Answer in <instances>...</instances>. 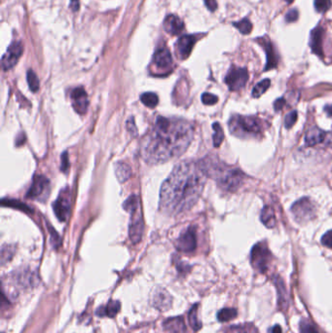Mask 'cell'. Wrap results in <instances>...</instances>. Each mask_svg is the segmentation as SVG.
Wrapping results in <instances>:
<instances>
[{"mask_svg":"<svg viewBox=\"0 0 332 333\" xmlns=\"http://www.w3.org/2000/svg\"><path fill=\"white\" fill-rule=\"evenodd\" d=\"M194 137L192 123L180 118L158 116L140 144V155L152 165L163 164L180 157Z\"/></svg>","mask_w":332,"mask_h":333,"instance_id":"cell-1","label":"cell"},{"mask_svg":"<svg viewBox=\"0 0 332 333\" xmlns=\"http://www.w3.org/2000/svg\"><path fill=\"white\" fill-rule=\"evenodd\" d=\"M207 176L199 162L184 161L175 166L160 191V209L179 215L193 207L203 193Z\"/></svg>","mask_w":332,"mask_h":333,"instance_id":"cell-2","label":"cell"},{"mask_svg":"<svg viewBox=\"0 0 332 333\" xmlns=\"http://www.w3.org/2000/svg\"><path fill=\"white\" fill-rule=\"evenodd\" d=\"M199 163L206 176L216 181L218 187L224 191L235 192L245 183L246 174L239 168L226 165L216 157H206Z\"/></svg>","mask_w":332,"mask_h":333,"instance_id":"cell-3","label":"cell"},{"mask_svg":"<svg viewBox=\"0 0 332 333\" xmlns=\"http://www.w3.org/2000/svg\"><path fill=\"white\" fill-rule=\"evenodd\" d=\"M230 133L239 139H259L262 136L264 126L256 116L234 114L228 122Z\"/></svg>","mask_w":332,"mask_h":333,"instance_id":"cell-4","label":"cell"},{"mask_svg":"<svg viewBox=\"0 0 332 333\" xmlns=\"http://www.w3.org/2000/svg\"><path fill=\"white\" fill-rule=\"evenodd\" d=\"M124 208L131 214L130 225H129L130 239L134 244H138L141 240L144 229V223L139 206V198L136 195H132L125 202Z\"/></svg>","mask_w":332,"mask_h":333,"instance_id":"cell-5","label":"cell"},{"mask_svg":"<svg viewBox=\"0 0 332 333\" xmlns=\"http://www.w3.org/2000/svg\"><path fill=\"white\" fill-rule=\"evenodd\" d=\"M291 210L294 220L298 224H305L316 217V207L308 197L297 200L291 206Z\"/></svg>","mask_w":332,"mask_h":333,"instance_id":"cell-6","label":"cell"},{"mask_svg":"<svg viewBox=\"0 0 332 333\" xmlns=\"http://www.w3.org/2000/svg\"><path fill=\"white\" fill-rule=\"evenodd\" d=\"M272 260L271 251L265 243L256 244L250 251V263L252 267L260 273L268 270L269 264Z\"/></svg>","mask_w":332,"mask_h":333,"instance_id":"cell-7","label":"cell"},{"mask_svg":"<svg viewBox=\"0 0 332 333\" xmlns=\"http://www.w3.org/2000/svg\"><path fill=\"white\" fill-rule=\"evenodd\" d=\"M249 80V72L245 68L232 67L225 76V84L230 91H240L246 87Z\"/></svg>","mask_w":332,"mask_h":333,"instance_id":"cell-8","label":"cell"},{"mask_svg":"<svg viewBox=\"0 0 332 333\" xmlns=\"http://www.w3.org/2000/svg\"><path fill=\"white\" fill-rule=\"evenodd\" d=\"M49 192H50V181L46 177L37 175L33 179L32 184L27 193V198L44 202L48 198Z\"/></svg>","mask_w":332,"mask_h":333,"instance_id":"cell-9","label":"cell"},{"mask_svg":"<svg viewBox=\"0 0 332 333\" xmlns=\"http://www.w3.org/2000/svg\"><path fill=\"white\" fill-rule=\"evenodd\" d=\"M56 216L60 221H66L69 218L70 212V190L69 188L63 189L58 199L53 204Z\"/></svg>","mask_w":332,"mask_h":333,"instance_id":"cell-10","label":"cell"},{"mask_svg":"<svg viewBox=\"0 0 332 333\" xmlns=\"http://www.w3.org/2000/svg\"><path fill=\"white\" fill-rule=\"evenodd\" d=\"M24 48L22 43L19 41L13 42L6 54L3 56L2 58V68L4 70H11L15 65L18 63L19 59L21 58V56L23 54Z\"/></svg>","mask_w":332,"mask_h":333,"instance_id":"cell-11","label":"cell"},{"mask_svg":"<svg viewBox=\"0 0 332 333\" xmlns=\"http://www.w3.org/2000/svg\"><path fill=\"white\" fill-rule=\"evenodd\" d=\"M197 247V237L193 226L185 229L178 241L177 248L182 252H192Z\"/></svg>","mask_w":332,"mask_h":333,"instance_id":"cell-12","label":"cell"},{"mask_svg":"<svg viewBox=\"0 0 332 333\" xmlns=\"http://www.w3.org/2000/svg\"><path fill=\"white\" fill-rule=\"evenodd\" d=\"M70 98L74 110L80 115H84L88 110V106H89V99L86 91L82 87L75 88L74 90L71 91Z\"/></svg>","mask_w":332,"mask_h":333,"instance_id":"cell-13","label":"cell"},{"mask_svg":"<svg viewBox=\"0 0 332 333\" xmlns=\"http://www.w3.org/2000/svg\"><path fill=\"white\" fill-rule=\"evenodd\" d=\"M256 42H258L262 46L263 49L265 50L266 57H267V63H266V67L264 70L267 71V70L276 69L278 64H279V57L275 51V48H274L272 42L270 41V39H268L267 37H259L258 39H256Z\"/></svg>","mask_w":332,"mask_h":333,"instance_id":"cell-14","label":"cell"},{"mask_svg":"<svg viewBox=\"0 0 332 333\" xmlns=\"http://www.w3.org/2000/svg\"><path fill=\"white\" fill-rule=\"evenodd\" d=\"M153 65L158 70H169L173 65L171 52L166 47L159 48L153 56Z\"/></svg>","mask_w":332,"mask_h":333,"instance_id":"cell-15","label":"cell"},{"mask_svg":"<svg viewBox=\"0 0 332 333\" xmlns=\"http://www.w3.org/2000/svg\"><path fill=\"white\" fill-rule=\"evenodd\" d=\"M196 43V37L194 35H183L177 42V53L180 59L184 60L191 54L193 46Z\"/></svg>","mask_w":332,"mask_h":333,"instance_id":"cell-16","label":"cell"},{"mask_svg":"<svg viewBox=\"0 0 332 333\" xmlns=\"http://www.w3.org/2000/svg\"><path fill=\"white\" fill-rule=\"evenodd\" d=\"M322 41H323V28L317 27L314 28L310 35V46L312 51L318 55L319 58L323 57L322 50Z\"/></svg>","mask_w":332,"mask_h":333,"instance_id":"cell-17","label":"cell"},{"mask_svg":"<svg viewBox=\"0 0 332 333\" xmlns=\"http://www.w3.org/2000/svg\"><path fill=\"white\" fill-rule=\"evenodd\" d=\"M326 138V133L318 127H313L308 130L305 136V143L307 146H315L322 143Z\"/></svg>","mask_w":332,"mask_h":333,"instance_id":"cell-18","label":"cell"},{"mask_svg":"<svg viewBox=\"0 0 332 333\" xmlns=\"http://www.w3.org/2000/svg\"><path fill=\"white\" fill-rule=\"evenodd\" d=\"M184 28L183 22L176 15H169L164 21V28L172 35L180 34Z\"/></svg>","mask_w":332,"mask_h":333,"instance_id":"cell-19","label":"cell"},{"mask_svg":"<svg viewBox=\"0 0 332 333\" xmlns=\"http://www.w3.org/2000/svg\"><path fill=\"white\" fill-rule=\"evenodd\" d=\"M120 308H121V304L119 301L111 300L107 303V305L100 307L97 309V315L98 317L114 318L120 311Z\"/></svg>","mask_w":332,"mask_h":333,"instance_id":"cell-20","label":"cell"},{"mask_svg":"<svg viewBox=\"0 0 332 333\" xmlns=\"http://www.w3.org/2000/svg\"><path fill=\"white\" fill-rule=\"evenodd\" d=\"M260 220L264 226L269 229H273L276 227L277 219L275 215V211L271 206H265L260 213Z\"/></svg>","mask_w":332,"mask_h":333,"instance_id":"cell-21","label":"cell"},{"mask_svg":"<svg viewBox=\"0 0 332 333\" xmlns=\"http://www.w3.org/2000/svg\"><path fill=\"white\" fill-rule=\"evenodd\" d=\"M164 326L169 332L186 333V326L182 317L167 319L164 323Z\"/></svg>","mask_w":332,"mask_h":333,"instance_id":"cell-22","label":"cell"},{"mask_svg":"<svg viewBox=\"0 0 332 333\" xmlns=\"http://www.w3.org/2000/svg\"><path fill=\"white\" fill-rule=\"evenodd\" d=\"M115 174L119 182L123 183L131 178L132 170L125 162H118L115 164Z\"/></svg>","mask_w":332,"mask_h":333,"instance_id":"cell-23","label":"cell"},{"mask_svg":"<svg viewBox=\"0 0 332 333\" xmlns=\"http://www.w3.org/2000/svg\"><path fill=\"white\" fill-rule=\"evenodd\" d=\"M275 285L277 287L278 292H279V304L282 309H287L288 307V293L286 291V287L284 285V282L282 281L281 278L276 277L275 280Z\"/></svg>","mask_w":332,"mask_h":333,"instance_id":"cell-24","label":"cell"},{"mask_svg":"<svg viewBox=\"0 0 332 333\" xmlns=\"http://www.w3.org/2000/svg\"><path fill=\"white\" fill-rule=\"evenodd\" d=\"M198 307H199L198 304L194 305L191 308V310L189 312V315H188L190 326L193 328L195 331H198L202 327V323H201V321L198 319Z\"/></svg>","mask_w":332,"mask_h":333,"instance_id":"cell-25","label":"cell"},{"mask_svg":"<svg viewBox=\"0 0 332 333\" xmlns=\"http://www.w3.org/2000/svg\"><path fill=\"white\" fill-rule=\"evenodd\" d=\"M271 85V80L270 79H264L262 81H260L259 83L256 84L255 87L253 88L252 92H251V96L252 97H261L263 94L269 89Z\"/></svg>","mask_w":332,"mask_h":333,"instance_id":"cell-26","label":"cell"},{"mask_svg":"<svg viewBox=\"0 0 332 333\" xmlns=\"http://www.w3.org/2000/svg\"><path fill=\"white\" fill-rule=\"evenodd\" d=\"M237 315H238L237 310L234 308H224L218 312L217 319L222 322H225L230 319H235Z\"/></svg>","mask_w":332,"mask_h":333,"instance_id":"cell-27","label":"cell"},{"mask_svg":"<svg viewBox=\"0 0 332 333\" xmlns=\"http://www.w3.org/2000/svg\"><path fill=\"white\" fill-rule=\"evenodd\" d=\"M140 100L141 102L147 106V107H150V108H154L157 104H158V101H159V98H158V96L154 93H144L141 95L140 97Z\"/></svg>","mask_w":332,"mask_h":333,"instance_id":"cell-28","label":"cell"},{"mask_svg":"<svg viewBox=\"0 0 332 333\" xmlns=\"http://www.w3.org/2000/svg\"><path fill=\"white\" fill-rule=\"evenodd\" d=\"M213 128V137H212V141H213V146L214 147H219L220 144L224 139V133L222 130V126L219 123H213L212 125Z\"/></svg>","mask_w":332,"mask_h":333,"instance_id":"cell-29","label":"cell"},{"mask_svg":"<svg viewBox=\"0 0 332 333\" xmlns=\"http://www.w3.org/2000/svg\"><path fill=\"white\" fill-rule=\"evenodd\" d=\"M225 333H257L256 328L252 324H243V325H232Z\"/></svg>","mask_w":332,"mask_h":333,"instance_id":"cell-30","label":"cell"},{"mask_svg":"<svg viewBox=\"0 0 332 333\" xmlns=\"http://www.w3.org/2000/svg\"><path fill=\"white\" fill-rule=\"evenodd\" d=\"M158 299H160V301H157V302H155V303H156V306H157L158 308H160V309H166V306L163 303V301H164L169 307L171 305V297H170L169 293H167L165 291H164V292H156V295L154 296V300H158Z\"/></svg>","mask_w":332,"mask_h":333,"instance_id":"cell-31","label":"cell"},{"mask_svg":"<svg viewBox=\"0 0 332 333\" xmlns=\"http://www.w3.org/2000/svg\"><path fill=\"white\" fill-rule=\"evenodd\" d=\"M233 26L239 29V31L243 34H249L252 30V24L249 19H243L240 22L233 23Z\"/></svg>","mask_w":332,"mask_h":333,"instance_id":"cell-32","label":"cell"},{"mask_svg":"<svg viewBox=\"0 0 332 333\" xmlns=\"http://www.w3.org/2000/svg\"><path fill=\"white\" fill-rule=\"evenodd\" d=\"M28 83L31 92L36 93L38 91V89H39V80H38L36 74L34 73V71H32V70H28Z\"/></svg>","mask_w":332,"mask_h":333,"instance_id":"cell-33","label":"cell"},{"mask_svg":"<svg viewBox=\"0 0 332 333\" xmlns=\"http://www.w3.org/2000/svg\"><path fill=\"white\" fill-rule=\"evenodd\" d=\"M314 5L318 13H325L331 7V0H315Z\"/></svg>","mask_w":332,"mask_h":333,"instance_id":"cell-34","label":"cell"},{"mask_svg":"<svg viewBox=\"0 0 332 333\" xmlns=\"http://www.w3.org/2000/svg\"><path fill=\"white\" fill-rule=\"evenodd\" d=\"M300 332L301 333H318L316 326L309 320L303 319L300 322Z\"/></svg>","mask_w":332,"mask_h":333,"instance_id":"cell-35","label":"cell"},{"mask_svg":"<svg viewBox=\"0 0 332 333\" xmlns=\"http://www.w3.org/2000/svg\"><path fill=\"white\" fill-rule=\"evenodd\" d=\"M297 117H298V114L295 110L291 111L289 114H287V116L285 118V127L287 129H291V127L296 123Z\"/></svg>","mask_w":332,"mask_h":333,"instance_id":"cell-36","label":"cell"},{"mask_svg":"<svg viewBox=\"0 0 332 333\" xmlns=\"http://www.w3.org/2000/svg\"><path fill=\"white\" fill-rule=\"evenodd\" d=\"M202 101L204 104L207 105H212L215 104L218 101V97H216L215 95L209 94V93H205L202 95Z\"/></svg>","mask_w":332,"mask_h":333,"instance_id":"cell-37","label":"cell"},{"mask_svg":"<svg viewBox=\"0 0 332 333\" xmlns=\"http://www.w3.org/2000/svg\"><path fill=\"white\" fill-rule=\"evenodd\" d=\"M2 204L3 205H7V207H14V208H21V209H24V210H30L29 208L27 207V205L25 204H22L18 201H11V200H3L2 201Z\"/></svg>","mask_w":332,"mask_h":333,"instance_id":"cell-38","label":"cell"},{"mask_svg":"<svg viewBox=\"0 0 332 333\" xmlns=\"http://www.w3.org/2000/svg\"><path fill=\"white\" fill-rule=\"evenodd\" d=\"M321 244L326 248L332 249V230L327 231L323 236L321 237Z\"/></svg>","mask_w":332,"mask_h":333,"instance_id":"cell-39","label":"cell"},{"mask_svg":"<svg viewBox=\"0 0 332 333\" xmlns=\"http://www.w3.org/2000/svg\"><path fill=\"white\" fill-rule=\"evenodd\" d=\"M127 129H128V131H129L134 137H136V136L138 135V130H137V127H136V124H135V120H134V118L129 119V121L127 122Z\"/></svg>","mask_w":332,"mask_h":333,"instance_id":"cell-40","label":"cell"},{"mask_svg":"<svg viewBox=\"0 0 332 333\" xmlns=\"http://www.w3.org/2000/svg\"><path fill=\"white\" fill-rule=\"evenodd\" d=\"M69 166H70V162H69L68 152H65L62 155V165H61V170H62L64 173H67Z\"/></svg>","mask_w":332,"mask_h":333,"instance_id":"cell-41","label":"cell"},{"mask_svg":"<svg viewBox=\"0 0 332 333\" xmlns=\"http://www.w3.org/2000/svg\"><path fill=\"white\" fill-rule=\"evenodd\" d=\"M297 19H298V11L295 10V9H292V10H291V11L287 14V16H286V21H287L288 23L295 22V21H297Z\"/></svg>","mask_w":332,"mask_h":333,"instance_id":"cell-42","label":"cell"},{"mask_svg":"<svg viewBox=\"0 0 332 333\" xmlns=\"http://www.w3.org/2000/svg\"><path fill=\"white\" fill-rule=\"evenodd\" d=\"M50 232H51V236H52V244L54 247H59L60 243H61V239L60 236L58 235V233L53 230V228L50 226Z\"/></svg>","mask_w":332,"mask_h":333,"instance_id":"cell-43","label":"cell"},{"mask_svg":"<svg viewBox=\"0 0 332 333\" xmlns=\"http://www.w3.org/2000/svg\"><path fill=\"white\" fill-rule=\"evenodd\" d=\"M285 103H286L285 97L278 98L277 100L274 102V109H275V111L282 110L283 107L285 106Z\"/></svg>","mask_w":332,"mask_h":333,"instance_id":"cell-44","label":"cell"},{"mask_svg":"<svg viewBox=\"0 0 332 333\" xmlns=\"http://www.w3.org/2000/svg\"><path fill=\"white\" fill-rule=\"evenodd\" d=\"M205 1V4L206 6L208 7V10L213 12L217 9V2L216 0H204Z\"/></svg>","mask_w":332,"mask_h":333,"instance_id":"cell-45","label":"cell"},{"mask_svg":"<svg viewBox=\"0 0 332 333\" xmlns=\"http://www.w3.org/2000/svg\"><path fill=\"white\" fill-rule=\"evenodd\" d=\"M324 111L325 113L329 116V117H332V104H328V105H325L324 106Z\"/></svg>","mask_w":332,"mask_h":333,"instance_id":"cell-46","label":"cell"},{"mask_svg":"<svg viewBox=\"0 0 332 333\" xmlns=\"http://www.w3.org/2000/svg\"><path fill=\"white\" fill-rule=\"evenodd\" d=\"M71 1H72L71 7L73 8L74 11H76L78 9V6H79V0H71Z\"/></svg>","mask_w":332,"mask_h":333,"instance_id":"cell-47","label":"cell"},{"mask_svg":"<svg viewBox=\"0 0 332 333\" xmlns=\"http://www.w3.org/2000/svg\"><path fill=\"white\" fill-rule=\"evenodd\" d=\"M271 333H282V328L280 325H275L273 326V328L271 329Z\"/></svg>","mask_w":332,"mask_h":333,"instance_id":"cell-48","label":"cell"},{"mask_svg":"<svg viewBox=\"0 0 332 333\" xmlns=\"http://www.w3.org/2000/svg\"><path fill=\"white\" fill-rule=\"evenodd\" d=\"M286 1H287V2H288V3H291V2H293V1H294V0H286Z\"/></svg>","mask_w":332,"mask_h":333,"instance_id":"cell-49","label":"cell"}]
</instances>
